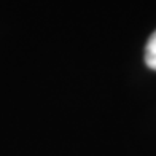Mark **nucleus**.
<instances>
[{
	"label": "nucleus",
	"instance_id": "nucleus-1",
	"mask_svg": "<svg viewBox=\"0 0 156 156\" xmlns=\"http://www.w3.org/2000/svg\"><path fill=\"white\" fill-rule=\"evenodd\" d=\"M145 64L148 69L151 70H156V30L150 35V38H148L147 45H145Z\"/></svg>",
	"mask_w": 156,
	"mask_h": 156
}]
</instances>
